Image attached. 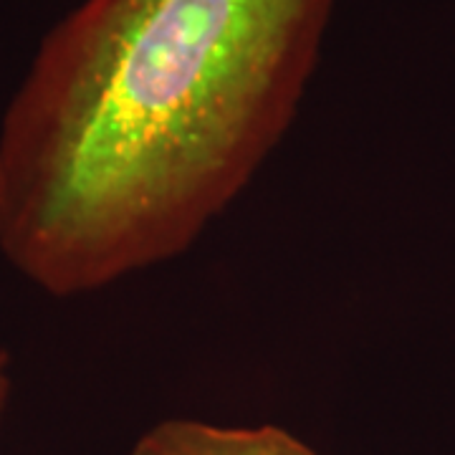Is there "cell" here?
I'll return each mask as SVG.
<instances>
[{
	"instance_id": "2",
	"label": "cell",
	"mask_w": 455,
	"mask_h": 455,
	"mask_svg": "<svg viewBox=\"0 0 455 455\" xmlns=\"http://www.w3.org/2000/svg\"><path fill=\"white\" fill-rule=\"evenodd\" d=\"M130 455H322L278 425H215L167 418L147 427Z\"/></svg>"
},
{
	"instance_id": "1",
	"label": "cell",
	"mask_w": 455,
	"mask_h": 455,
	"mask_svg": "<svg viewBox=\"0 0 455 455\" xmlns=\"http://www.w3.org/2000/svg\"><path fill=\"white\" fill-rule=\"evenodd\" d=\"M339 0H82L0 122V253L53 299L182 256L307 97Z\"/></svg>"
},
{
	"instance_id": "3",
	"label": "cell",
	"mask_w": 455,
	"mask_h": 455,
	"mask_svg": "<svg viewBox=\"0 0 455 455\" xmlns=\"http://www.w3.org/2000/svg\"><path fill=\"white\" fill-rule=\"evenodd\" d=\"M8 397H11V374H8V355L0 349V420L3 412L8 407Z\"/></svg>"
}]
</instances>
